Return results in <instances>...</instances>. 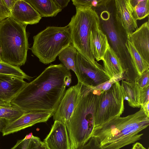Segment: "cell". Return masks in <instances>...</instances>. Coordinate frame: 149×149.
Returning a JSON list of instances; mask_svg holds the SVG:
<instances>
[{"mask_svg":"<svg viewBox=\"0 0 149 149\" xmlns=\"http://www.w3.org/2000/svg\"><path fill=\"white\" fill-rule=\"evenodd\" d=\"M71 82L70 70L62 64L51 65L27 83L10 103L26 112L44 111L53 115Z\"/></svg>","mask_w":149,"mask_h":149,"instance_id":"1","label":"cell"},{"mask_svg":"<svg viewBox=\"0 0 149 149\" xmlns=\"http://www.w3.org/2000/svg\"><path fill=\"white\" fill-rule=\"evenodd\" d=\"M124 117L113 118L95 127L92 136L104 149H120L141 139L139 133L149 125V117L143 109Z\"/></svg>","mask_w":149,"mask_h":149,"instance_id":"2","label":"cell"},{"mask_svg":"<svg viewBox=\"0 0 149 149\" xmlns=\"http://www.w3.org/2000/svg\"><path fill=\"white\" fill-rule=\"evenodd\" d=\"M102 91L82 84L77 104L65 123L71 149L85 144L92 137L95 126V113Z\"/></svg>","mask_w":149,"mask_h":149,"instance_id":"3","label":"cell"},{"mask_svg":"<svg viewBox=\"0 0 149 149\" xmlns=\"http://www.w3.org/2000/svg\"><path fill=\"white\" fill-rule=\"evenodd\" d=\"M26 25L10 17L0 22V57L2 61L19 67L24 65L29 49Z\"/></svg>","mask_w":149,"mask_h":149,"instance_id":"4","label":"cell"},{"mask_svg":"<svg viewBox=\"0 0 149 149\" xmlns=\"http://www.w3.org/2000/svg\"><path fill=\"white\" fill-rule=\"evenodd\" d=\"M30 49L42 63L47 64L56 60L59 54L71 45L70 29L64 27L48 26L33 37Z\"/></svg>","mask_w":149,"mask_h":149,"instance_id":"5","label":"cell"},{"mask_svg":"<svg viewBox=\"0 0 149 149\" xmlns=\"http://www.w3.org/2000/svg\"><path fill=\"white\" fill-rule=\"evenodd\" d=\"M76 13L68 25L72 44L84 58L95 62L90 47L89 36L91 30L100 26V17L97 12L90 7H76Z\"/></svg>","mask_w":149,"mask_h":149,"instance_id":"6","label":"cell"},{"mask_svg":"<svg viewBox=\"0 0 149 149\" xmlns=\"http://www.w3.org/2000/svg\"><path fill=\"white\" fill-rule=\"evenodd\" d=\"M102 26L107 34L112 45V47L119 58L124 72L125 81L135 82L140 76L133 64L125 42L123 41L120 31L116 28L110 13L107 11L102 12L100 15Z\"/></svg>","mask_w":149,"mask_h":149,"instance_id":"7","label":"cell"},{"mask_svg":"<svg viewBox=\"0 0 149 149\" xmlns=\"http://www.w3.org/2000/svg\"><path fill=\"white\" fill-rule=\"evenodd\" d=\"M124 97L119 81L100 94L95 113V127L120 116L124 110Z\"/></svg>","mask_w":149,"mask_h":149,"instance_id":"8","label":"cell"},{"mask_svg":"<svg viewBox=\"0 0 149 149\" xmlns=\"http://www.w3.org/2000/svg\"><path fill=\"white\" fill-rule=\"evenodd\" d=\"M75 64L78 82L86 86L95 87L110 79L103 66L88 60L78 51Z\"/></svg>","mask_w":149,"mask_h":149,"instance_id":"9","label":"cell"},{"mask_svg":"<svg viewBox=\"0 0 149 149\" xmlns=\"http://www.w3.org/2000/svg\"><path fill=\"white\" fill-rule=\"evenodd\" d=\"M115 17L118 29L127 38L138 28L130 0L114 1Z\"/></svg>","mask_w":149,"mask_h":149,"instance_id":"10","label":"cell"},{"mask_svg":"<svg viewBox=\"0 0 149 149\" xmlns=\"http://www.w3.org/2000/svg\"><path fill=\"white\" fill-rule=\"evenodd\" d=\"M82 84L78 82L65 91L64 95L54 113V120L65 123L70 119L77 104Z\"/></svg>","mask_w":149,"mask_h":149,"instance_id":"11","label":"cell"},{"mask_svg":"<svg viewBox=\"0 0 149 149\" xmlns=\"http://www.w3.org/2000/svg\"><path fill=\"white\" fill-rule=\"evenodd\" d=\"M53 116L51 113L46 111L26 112L15 120L6 123L1 132L3 136L13 133L36 123L45 122Z\"/></svg>","mask_w":149,"mask_h":149,"instance_id":"12","label":"cell"},{"mask_svg":"<svg viewBox=\"0 0 149 149\" xmlns=\"http://www.w3.org/2000/svg\"><path fill=\"white\" fill-rule=\"evenodd\" d=\"M15 76L0 74V105L10 103L27 83Z\"/></svg>","mask_w":149,"mask_h":149,"instance_id":"13","label":"cell"},{"mask_svg":"<svg viewBox=\"0 0 149 149\" xmlns=\"http://www.w3.org/2000/svg\"><path fill=\"white\" fill-rule=\"evenodd\" d=\"M43 142L50 149H71L65 124L54 120L50 132Z\"/></svg>","mask_w":149,"mask_h":149,"instance_id":"14","label":"cell"},{"mask_svg":"<svg viewBox=\"0 0 149 149\" xmlns=\"http://www.w3.org/2000/svg\"><path fill=\"white\" fill-rule=\"evenodd\" d=\"M10 17L17 23L26 25L37 24L42 17L25 0H17L11 10Z\"/></svg>","mask_w":149,"mask_h":149,"instance_id":"15","label":"cell"},{"mask_svg":"<svg viewBox=\"0 0 149 149\" xmlns=\"http://www.w3.org/2000/svg\"><path fill=\"white\" fill-rule=\"evenodd\" d=\"M149 20L143 24L127 38L142 58L149 63Z\"/></svg>","mask_w":149,"mask_h":149,"instance_id":"16","label":"cell"},{"mask_svg":"<svg viewBox=\"0 0 149 149\" xmlns=\"http://www.w3.org/2000/svg\"><path fill=\"white\" fill-rule=\"evenodd\" d=\"M107 37L100 26L92 29L89 36V45L91 53L97 61L102 60L109 45Z\"/></svg>","mask_w":149,"mask_h":149,"instance_id":"17","label":"cell"},{"mask_svg":"<svg viewBox=\"0 0 149 149\" xmlns=\"http://www.w3.org/2000/svg\"><path fill=\"white\" fill-rule=\"evenodd\" d=\"M103 68L110 79L121 73H124L120 62L109 45L103 59Z\"/></svg>","mask_w":149,"mask_h":149,"instance_id":"18","label":"cell"},{"mask_svg":"<svg viewBox=\"0 0 149 149\" xmlns=\"http://www.w3.org/2000/svg\"><path fill=\"white\" fill-rule=\"evenodd\" d=\"M30 4L41 17L56 16L62 9L54 0H25Z\"/></svg>","mask_w":149,"mask_h":149,"instance_id":"19","label":"cell"},{"mask_svg":"<svg viewBox=\"0 0 149 149\" xmlns=\"http://www.w3.org/2000/svg\"><path fill=\"white\" fill-rule=\"evenodd\" d=\"M125 100L130 107L140 108V93L141 88L135 82H130L122 79L121 85Z\"/></svg>","mask_w":149,"mask_h":149,"instance_id":"20","label":"cell"},{"mask_svg":"<svg viewBox=\"0 0 149 149\" xmlns=\"http://www.w3.org/2000/svg\"><path fill=\"white\" fill-rule=\"evenodd\" d=\"M125 45L132 62L140 75L149 69V63L142 58L133 44L128 39H127Z\"/></svg>","mask_w":149,"mask_h":149,"instance_id":"21","label":"cell"},{"mask_svg":"<svg viewBox=\"0 0 149 149\" xmlns=\"http://www.w3.org/2000/svg\"><path fill=\"white\" fill-rule=\"evenodd\" d=\"M77 51L72 45H70L63 50L58 55L59 60L64 67L69 70L73 71L77 76L75 64V59Z\"/></svg>","mask_w":149,"mask_h":149,"instance_id":"22","label":"cell"},{"mask_svg":"<svg viewBox=\"0 0 149 149\" xmlns=\"http://www.w3.org/2000/svg\"><path fill=\"white\" fill-rule=\"evenodd\" d=\"M26 113L10 103L0 105V119L5 120L6 123L17 119Z\"/></svg>","mask_w":149,"mask_h":149,"instance_id":"23","label":"cell"},{"mask_svg":"<svg viewBox=\"0 0 149 149\" xmlns=\"http://www.w3.org/2000/svg\"><path fill=\"white\" fill-rule=\"evenodd\" d=\"M133 15L135 19L140 20L149 14V0H130Z\"/></svg>","mask_w":149,"mask_h":149,"instance_id":"24","label":"cell"},{"mask_svg":"<svg viewBox=\"0 0 149 149\" xmlns=\"http://www.w3.org/2000/svg\"><path fill=\"white\" fill-rule=\"evenodd\" d=\"M0 74L13 75L28 80L32 78L21 70L19 67L13 66L2 61H0Z\"/></svg>","mask_w":149,"mask_h":149,"instance_id":"25","label":"cell"},{"mask_svg":"<svg viewBox=\"0 0 149 149\" xmlns=\"http://www.w3.org/2000/svg\"><path fill=\"white\" fill-rule=\"evenodd\" d=\"M111 0H72L75 7L82 6L90 7L95 10L96 8L107 7Z\"/></svg>","mask_w":149,"mask_h":149,"instance_id":"26","label":"cell"},{"mask_svg":"<svg viewBox=\"0 0 149 149\" xmlns=\"http://www.w3.org/2000/svg\"><path fill=\"white\" fill-rule=\"evenodd\" d=\"M17 0H0V22L10 17L11 11Z\"/></svg>","mask_w":149,"mask_h":149,"instance_id":"27","label":"cell"},{"mask_svg":"<svg viewBox=\"0 0 149 149\" xmlns=\"http://www.w3.org/2000/svg\"><path fill=\"white\" fill-rule=\"evenodd\" d=\"M124 73L116 74L108 80L95 87H92L94 90L106 91L109 89L112 85L117 81L124 79Z\"/></svg>","mask_w":149,"mask_h":149,"instance_id":"28","label":"cell"},{"mask_svg":"<svg viewBox=\"0 0 149 149\" xmlns=\"http://www.w3.org/2000/svg\"><path fill=\"white\" fill-rule=\"evenodd\" d=\"M76 149H104L100 145L97 139L92 136L84 145Z\"/></svg>","mask_w":149,"mask_h":149,"instance_id":"29","label":"cell"},{"mask_svg":"<svg viewBox=\"0 0 149 149\" xmlns=\"http://www.w3.org/2000/svg\"><path fill=\"white\" fill-rule=\"evenodd\" d=\"M33 142L32 138L30 139H23L18 140L11 149H32Z\"/></svg>","mask_w":149,"mask_h":149,"instance_id":"30","label":"cell"},{"mask_svg":"<svg viewBox=\"0 0 149 149\" xmlns=\"http://www.w3.org/2000/svg\"><path fill=\"white\" fill-rule=\"evenodd\" d=\"M135 82L142 88L149 85V70L142 73L136 79Z\"/></svg>","mask_w":149,"mask_h":149,"instance_id":"31","label":"cell"},{"mask_svg":"<svg viewBox=\"0 0 149 149\" xmlns=\"http://www.w3.org/2000/svg\"><path fill=\"white\" fill-rule=\"evenodd\" d=\"M32 139L33 142L32 149H50L39 137L33 135Z\"/></svg>","mask_w":149,"mask_h":149,"instance_id":"32","label":"cell"},{"mask_svg":"<svg viewBox=\"0 0 149 149\" xmlns=\"http://www.w3.org/2000/svg\"><path fill=\"white\" fill-rule=\"evenodd\" d=\"M140 99L141 104L149 101V85L141 89Z\"/></svg>","mask_w":149,"mask_h":149,"instance_id":"33","label":"cell"},{"mask_svg":"<svg viewBox=\"0 0 149 149\" xmlns=\"http://www.w3.org/2000/svg\"><path fill=\"white\" fill-rule=\"evenodd\" d=\"M57 6L62 9L67 6L70 0H54Z\"/></svg>","mask_w":149,"mask_h":149,"instance_id":"34","label":"cell"},{"mask_svg":"<svg viewBox=\"0 0 149 149\" xmlns=\"http://www.w3.org/2000/svg\"><path fill=\"white\" fill-rule=\"evenodd\" d=\"M149 101L141 104V106L143 109L147 116L149 117Z\"/></svg>","mask_w":149,"mask_h":149,"instance_id":"35","label":"cell"},{"mask_svg":"<svg viewBox=\"0 0 149 149\" xmlns=\"http://www.w3.org/2000/svg\"><path fill=\"white\" fill-rule=\"evenodd\" d=\"M132 149H146L143 145L139 142H136L134 144Z\"/></svg>","mask_w":149,"mask_h":149,"instance_id":"36","label":"cell"},{"mask_svg":"<svg viewBox=\"0 0 149 149\" xmlns=\"http://www.w3.org/2000/svg\"><path fill=\"white\" fill-rule=\"evenodd\" d=\"M6 123L5 120L3 119H0V132Z\"/></svg>","mask_w":149,"mask_h":149,"instance_id":"37","label":"cell"},{"mask_svg":"<svg viewBox=\"0 0 149 149\" xmlns=\"http://www.w3.org/2000/svg\"><path fill=\"white\" fill-rule=\"evenodd\" d=\"M33 136V135L32 133V132H31L29 134L26 135L24 139H30L32 138Z\"/></svg>","mask_w":149,"mask_h":149,"instance_id":"38","label":"cell"},{"mask_svg":"<svg viewBox=\"0 0 149 149\" xmlns=\"http://www.w3.org/2000/svg\"><path fill=\"white\" fill-rule=\"evenodd\" d=\"M0 61H2L0 57Z\"/></svg>","mask_w":149,"mask_h":149,"instance_id":"39","label":"cell"},{"mask_svg":"<svg viewBox=\"0 0 149 149\" xmlns=\"http://www.w3.org/2000/svg\"></svg>","mask_w":149,"mask_h":149,"instance_id":"40","label":"cell"}]
</instances>
